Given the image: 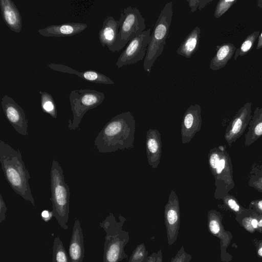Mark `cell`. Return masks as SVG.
Listing matches in <instances>:
<instances>
[{"mask_svg":"<svg viewBox=\"0 0 262 262\" xmlns=\"http://www.w3.org/2000/svg\"><path fill=\"white\" fill-rule=\"evenodd\" d=\"M135 120L129 111L112 118L98 133L94 140L96 150L108 153L134 147Z\"/></svg>","mask_w":262,"mask_h":262,"instance_id":"6da1fadb","label":"cell"},{"mask_svg":"<svg viewBox=\"0 0 262 262\" xmlns=\"http://www.w3.org/2000/svg\"><path fill=\"white\" fill-rule=\"evenodd\" d=\"M0 163L4 175L11 188L34 207L29 180L30 175L22 159L21 153L1 140Z\"/></svg>","mask_w":262,"mask_h":262,"instance_id":"7a4b0ae2","label":"cell"},{"mask_svg":"<svg viewBox=\"0 0 262 262\" xmlns=\"http://www.w3.org/2000/svg\"><path fill=\"white\" fill-rule=\"evenodd\" d=\"M117 221L110 212L99 226L105 232L103 262H120L127 258L124 248L129 242V232L123 229L126 218L120 214Z\"/></svg>","mask_w":262,"mask_h":262,"instance_id":"3957f363","label":"cell"},{"mask_svg":"<svg viewBox=\"0 0 262 262\" xmlns=\"http://www.w3.org/2000/svg\"><path fill=\"white\" fill-rule=\"evenodd\" d=\"M50 187L53 217L63 229H68L67 223L70 213V191L64 181L61 166L55 159L50 170Z\"/></svg>","mask_w":262,"mask_h":262,"instance_id":"277c9868","label":"cell"},{"mask_svg":"<svg viewBox=\"0 0 262 262\" xmlns=\"http://www.w3.org/2000/svg\"><path fill=\"white\" fill-rule=\"evenodd\" d=\"M208 163L215 179L214 197L223 198L234 187L231 158L226 146L221 145L210 150Z\"/></svg>","mask_w":262,"mask_h":262,"instance_id":"5b68a950","label":"cell"},{"mask_svg":"<svg viewBox=\"0 0 262 262\" xmlns=\"http://www.w3.org/2000/svg\"><path fill=\"white\" fill-rule=\"evenodd\" d=\"M172 3L165 4L150 34L143 63L144 70L150 73L157 58L162 53L169 33L172 17Z\"/></svg>","mask_w":262,"mask_h":262,"instance_id":"8992f818","label":"cell"},{"mask_svg":"<svg viewBox=\"0 0 262 262\" xmlns=\"http://www.w3.org/2000/svg\"><path fill=\"white\" fill-rule=\"evenodd\" d=\"M104 94L95 90L80 89L71 91L69 100L73 113V120H69L68 128L75 130L79 128V124L89 110L96 108L102 103Z\"/></svg>","mask_w":262,"mask_h":262,"instance_id":"52a82bcc","label":"cell"},{"mask_svg":"<svg viewBox=\"0 0 262 262\" xmlns=\"http://www.w3.org/2000/svg\"><path fill=\"white\" fill-rule=\"evenodd\" d=\"M122 10L124 14V20L119 28L116 42L108 49L112 52L120 51L146 28L145 19L137 8L129 6Z\"/></svg>","mask_w":262,"mask_h":262,"instance_id":"ba28073f","label":"cell"},{"mask_svg":"<svg viewBox=\"0 0 262 262\" xmlns=\"http://www.w3.org/2000/svg\"><path fill=\"white\" fill-rule=\"evenodd\" d=\"M150 31V28L145 30L128 42L116 62L117 68L135 63L143 59L146 56Z\"/></svg>","mask_w":262,"mask_h":262,"instance_id":"9c48e42d","label":"cell"},{"mask_svg":"<svg viewBox=\"0 0 262 262\" xmlns=\"http://www.w3.org/2000/svg\"><path fill=\"white\" fill-rule=\"evenodd\" d=\"M164 219L167 242L172 246L178 238L180 224L179 201L174 190L171 191L165 206Z\"/></svg>","mask_w":262,"mask_h":262,"instance_id":"30bf717a","label":"cell"},{"mask_svg":"<svg viewBox=\"0 0 262 262\" xmlns=\"http://www.w3.org/2000/svg\"><path fill=\"white\" fill-rule=\"evenodd\" d=\"M1 105L6 119L14 129L23 136L28 135V120L22 107L7 95L1 99Z\"/></svg>","mask_w":262,"mask_h":262,"instance_id":"8fae6325","label":"cell"},{"mask_svg":"<svg viewBox=\"0 0 262 262\" xmlns=\"http://www.w3.org/2000/svg\"><path fill=\"white\" fill-rule=\"evenodd\" d=\"M251 105V102H246L239 108L227 127L224 137L229 146L243 135L249 125L252 118Z\"/></svg>","mask_w":262,"mask_h":262,"instance_id":"7c38bea8","label":"cell"},{"mask_svg":"<svg viewBox=\"0 0 262 262\" xmlns=\"http://www.w3.org/2000/svg\"><path fill=\"white\" fill-rule=\"evenodd\" d=\"M201 108L200 105H190L185 111L181 124L183 144L189 143L202 126Z\"/></svg>","mask_w":262,"mask_h":262,"instance_id":"4fadbf2b","label":"cell"},{"mask_svg":"<svg viewBox=\"0 0 262 262\" xmlns=\"http://www.w3.org/2000/svg\"><path fill=\"white\" fill-rule=\"evenodd\" d=\"M124 18V14L121 11L120 17L117 20L112 16H107L103 20L102 27L98 35L102 47L106 46L110 49L116 42L119 28Z\"/></svg>","mask_w":262,"mask_h":262,"instance_id":"5bb4252c","label":"cell"},{"mask_svg":"<svg viewBox=\"0 0 262 262\" xmlns=\"http://www.w3.org/2000/svg\"><path fill=\"white\" fill-rule=\"evenodd\" d=\"M88 27L84 23H68L60 25H52L38 30L39 34L45 37H68L81 33Z\"/></svg>","mask_w":262,"mask_h":262,"instance_id":"9a60e30c","label":"cell"},{"mask_svg":"<svg viewBox=\"0 0 262 262\" xmlns=\"http://www.w3.org/2000/svg\"><path fill=\"white\" fill-rule=\"evenodd\" d=\"M146 151L149 165L157 168L162 155V141L160 134L156 129H149L146 133Z\"/></svg>","mask_w":262,"mask_h":262,"instance_id":"2e32d148","label":"cell"},{"mask_svg":"<svg viewBox=\"0 0 262 262\" xmlns=\"http://www.w3.org/2000/svg\"><path fill=\"white\" fill-rule=\"evenodd\" d=\"M52 70L63 73L75 75L79 77L91 82L106 84H114V82L108 77L95 70L79 72L66 65L51 63L48 64Z\"/></svg>","mask_w":262,"mask_h":262,"instance_id":"e0dca14e","label":"cell"},{"mask_svg":"<svg viewBox=\"0 0 262 262\" xmlns=\"http://www.w3.org/2000/svg\"><path fill=\"white\" fill-rule=\"evenodd\" d=\"M70 262H83L84 257L83 234L79 221L75 222L69 247Z\"/></svg>","mask_w":262,"mask_h":262,"instance_id":"ac0fdd59","label":"cell"},{"mask_svg":"<svg viewBox=\"0 0 262 262\" xmlns=\"http://www.w3.org/2000/svg\"><path fill=\"white\" fill-rule=\"evenodd\" d=\"M3 19L12 31L19 33L22 28V17L14 3L11 0H0Z\"/></svg>","mask_w":262,"mask_h":262,"instance_id":"d6986e66","label":"cell"},{"mask_svg":"<svg viewBox=\"0 0 262 262\" xmlns=\"http://www.w3.org/2000/svg\"><path fill=\"white\" fill-rule=\"evenodd\" d=\"M236 50L235 46L231 43H225L217 46L216 53L209 64L210 69L216 71L225 67L234 55Z\"/></svg>","mask_w":262,"mask_h":262,"instance_id":"ffe728a7","label":"cell"},{"mask_svg":"<svg viewBox=\"0 0 262 262\" xmlns=\"http://www.w3.org/2000/svg\"><path fill=\"white\" fill-rule=\"evenodd\" d=\"M200 34V27H195L182 42L177 53L187 58H190L198 49Z\"/></svg>","mask_w":262,"mask_h":262,"instance_id":"44dd1931","label":"cell"},{"mask_svg":"<svg viewBox=\"0 0 262 262\" xmlns=\"http://www.w3.org/2000/svg\"><path fill=\"white\" fill-rule=\"evenodd\" d=\"M262 136V107H256L245 135V145L249 146Z\"/></svg>","mask_w":262,"mask_h":262,"instance_id":"7402d4cb","label":"cell"},{"mask_svg":"<svg viewBox=\"0 0 262 262\" xmlns=\"http://www.w3.org/2000/svg\"><path fill=\"white\" fill-rule=\"evenodd\" d=\"M52 262H70L69 254L58 236L55 237L53 242Z\"/></svg>","mask_w":262,"mask_h":262,"instance_id":"603a6c76","label":"cell"},{"mask_svg":"<svg viewBox=\"0 0 262 262\" xmlns=\"http://www.w3.org/2000/svg\"><path fill=\"white\" fill-rule=\"evenodd\" d=\"M41 96V106L43 112L50 115L53 118L57 117V107L52 95L46 92L39 91Z\"/></svg>","mask_w":262,"mask_h":262,"instance_id":"cb8c5ba5","label":"cell"},{"mask_svg":"<svg viewBox=\"0 0 262 262\" xmlns=\"http://www.w3.org/2000/svg\"><path fill=\"white\" fill-rule=\"evenodd\" d=\"M259 35V31H254L244 39L241 46L236 50L233 56L234 60L239 56H243L251 50L254 42Z\"/></svg>","mask_w":262,"mask_h":262,"instance_id":"d4e9b609","label":"cell"},{"mask_svg":"<svg viewBox=\"0 0 262 262\" xmlns=\"http://www.w3.org/2000/svg\"><path fill=\"white\" fill-rule=\"evenodd\" d=\"M148 251L143 243L136 246L128 262H144L147 257Z\"/></svg>","mask_w":262,"mask_h":262,"instance_id":"484cf974","label":"cell"},{"mask_svg":"<svg viewBox=\"0 0 262 262\" xmlns=\"http://www.w3.org/2000/svg\"><path fill=\"white\" fill-rule=\"evenodd\" d=\"M236 0H220L215 7L214 15L215 18L222 16L235 3Z\"/></svg>","mask_w":262,"mask_h":262,"instance_id":"4316f807","label":"cell"},{"mask_svg":"<svg viewBox=\"0 0 262 262\" xmlns=\"http://www.w3.org/2000/svg\"><path fill=\"white\" fill-rule=\"evenodd\" d=\"M222 200L226 205L235 212L238 213L242 209L237 199L229 193L226 194Z\"/></svg>","mask_w":262,"mask_h":262,"instance_id":"83f0119b","label":"cell"},{"mask_svg":"<svg viewBox=\"0 0 262 262\" xmlns=\"http://www.w3.org/2000/svg\"><path fill=\"white\" fill-rule=\"evenodd\" d=\"M191 257V255L186 253L184 247L182 246L170 262H190Z\"/></svg>","mask_w":262,"mask_h":262,"instance_id":"f1b7e54d","label":"cell"},{"mask_svg":"<svg viewBox=\"0 0 262 262\" xmlns=\"http://www.w3.org/2000/svg\"><path fill=\"white\" fill-rule=\"evenodd\" d=\"M187 2L188 3L189 6L191 8L190 12L193 13L199 9L201 10L204 7H205L208 4L212 2V0H204V1H188Z\"/></svg>","mask_w":262,"mask_h":262,"instance_id":"f546056e","label":"cell"},{"mask_svg":"<svg viewBox=\"0 0 262 262\" xmlns=\"http://www.w3.org/2000/svg\"><path fill=\"white\" fill-rule=\"evenodd\" d=\"M248 184L258 191L262 192V174L252 176Z\"/></svg>","mask_w":262,"mask_h":262,"instance_id":"4dcf8cb0","label":"cell"},{"mask_svg":"<svg viewBox=\"0 0 262 262\" xmlns=\"http://www.w3.org/2000/svg\"><path fill=\"white\" fill-rule=\"evenodd\" d=\"M7 208L6 206L4 200L3 199L2 194H0V223L4 221L6 219V213Z\"/></svg>","mask_w":262,"mask_h":262,"instance_id":"1f68e13d","label":"cell"},{"mask_svg":"<svg viewBox=\"0 0 262 262\" xmlns=\"http://www.w3.org/2000/svg\"><path fill=\"white\" fill-rule=\"evenodd\" d=\"M250 206L256 210L262 213V199L256 200L251 202Z\"/></svg>","mask_w":262,"mask_h":262,"instance_id":"d6a6232c","label":"cell"},{"mask_svg":"<svg viewBox=\"0 0 262 262\" xmlns=\"http://www.w3.org/2000/svg\"><path fill=\"white\" fill-rule=\"evenodd\" d=\"M53 216L52 211L44 210L41 213V217L45 222H48Z\"/></svg>","mask_w":262,"mask_h":262,"instance_id":"836d02e7","label":"cell"},{"mask_svg":"<svg viewBox=\"0 0 262 262\" xmlns=\"http://www.w3.org/2000/svg\"><path fill=\"white\" fill-rule=\"evenodd\" d=\"M158 253L154 252L149 256H147L144 262H157Z\"/></svg>","mask_w":262,"mask_h":262,"instance_id":"e575fe53","label":"cell"},{"mask_svg":"<svg viewBox=\"0 0 262 262\" xmlns=\"http://www.w3.org/2000/svg\"><path fill=\"white\" fill-rule=\"evenodd\" d=\"M262 48V32L259 34L258 39V42L256 48V49L259 50Z\"/></svg>","mask_w":262,"mask_h":262,"instance_id":"d590c367","label":"cell"},{"mask_svg":"<svg viewBox=\"0 0 262 262\" xmlns=\"http://www.w3.org/2000/svg\"><path fill=\"white\" fill-rule=\"evenodd\" d=\"M157 262H162V253L161 249L159 250V251L158 252V258Z\"/></svg>","mask_w":262,"mask_h":262,"instance_id":"8d00e7d4","label":"cell"},{"mask_svg":"<svg viewBox=\"0 0 262 262\" xmlns=\"http://www.w3.org/2000/svg\"><path fill=\"white\" fill-rule=\"evenodd\" d=\"M252 227L254 228H256L258 225V221L255 219H253L251 221Z\"/></svg>","mask_w":262,"mask_h":262,"instance_id":"74e56055","label":"cell"},{"mask_svg":"<svg viewBox=\"0 0 262 262\" xmlns=\"http://www.w3.org/2000/svg\"><path fill=\"white\" fill-rule=\"evenodd\" d=\"M258 254L259 255L262 256V247H261L258 251Z\"/></svg>","mask_w":262,"mask_h":262,"instance_id":"f35d334b","label":"cell"},{"mask_svg":"<svg viewBox=\"0 0 262 262\" xmlns=\"http://www.w3.org/2000/svg\"><path fill=\"white\" fill-rule=\"evenodd\" d=\"M258 226L259 227H262V219H261L258 222Z\"/></svg>","mask_w":262,"mask_h":262,"instance_id":"ab89813d","label":"cell"}]
</instances>
